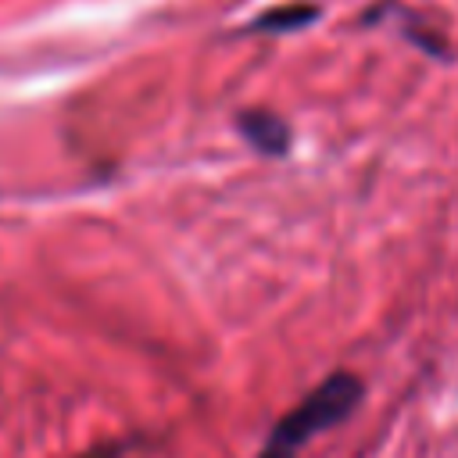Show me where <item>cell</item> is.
Wrapping results in <instances>:
<instances>
[{
  "label": "cell",
  "mask_w": 458,
  "mask_h": 458,
  "mask_svg": "<svg viewBox=\"0 0 458 458\" xmlns=\"http://www.w3.org/2000/svg\"><path fill=\"white\" fill-rule=\"evenodd\" d=\"M236 129H240V136H243L258 154H265V157H283V154H290V140H293L290 125H286L279 114L265 111V107H247V111H240V114H236Z\"/></svg>",
  "instance_id": "obj_2"
},
{
  "label": "cell",
  "mask_w": 458,
  "mask_h": 458,
  "mask_svg": "<svg viewBox=\"0 0 458 458\" xmlns=\"http://www.w3.org/2000/svg\"><path fill=\"white\" fill-rule=\"evenodd\" d=\"M365 397V383L347 372V369H336L329 372L311 394H304V401L297 408H290L268 433L265 447L258 451V458H297V451L322 429L329 426H340L344 419H351L358 411Z\"/></svg>",
  "instance_id": "obj_1"
},
{
  "label": "cell",
  "mask_w": 458,
  "mask_h": 458,
  "mask_svg": "<svg viewBox=\"0 0 458 458\" xmlns=\"http://www.w3.org/2000/svg\"><path fill=\"white\" fill-rule=\"evenodd\" d=\"M311 18H318V11L315 7H286V11H268L265 18H258L250 29L258 32H283V29H297V25H304V21H311Z\"/></svg>",
  "instance_id": "obj_3"
}]
</instances>
